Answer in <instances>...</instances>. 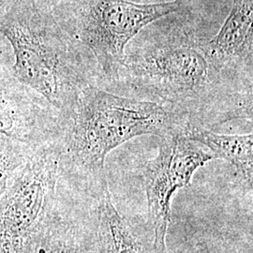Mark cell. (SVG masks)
I'll return each instance as SVG.
<instances>
[{
  "label": "cell",
  "instance_id": "obj_12",
  "mask_svg": "<svg viewBox=\"0 0 253 253\" xmlns=\"http://www.w3.org/2000/svg\"><path fill=\"white\" fill-rule=\"evenodd\" d=\"M33 150L34 147L0 133V197Z\"/></svg>",
  "mask_w": 253,
  "mask_h": 253
},
{
  "label": "cell",
  "instance_id": "obj_2",
  "mask_svg": "<svg viewBox=\"0 0 253 253\" xmlns=\"http://www.w3.org/2000/svg\"><path fill=\"white\" fill-rule=\"evenodd\" d=\"M0 34L12 48L17 80L66 118L88 83L63 29L33 0H0Z\"/></svg>",
  "mask_w": 253,
  "mask_h": 253
},
{
  "label": "cell",
  "instance_id": "obj_13",
  "mask_svg": "<svg viewBox=\"0 0 253 253\" xmlns=\"http://www.w3.org/2000/svg\"><path fill=\"white\" fill-rule=\"evenodd\" d=\"M177 253H240L235 246L224 238L208 236L194 240Z\"/></svg>",
  "mask_w": 253,
  "mask_h": 253
},
{
  "label": "cell",
  "instance_id": "obj_3",
  "mask_svg": "<svg viewBox=\"0 0 253 253\" xmlns=\"http://www.w3.org/2000/svg\"><path fill=\"white\" fill-rule=\"evenodd\" d=\"M121 73L135 90L167 103L182 118L207 106L226 73L211 62L206 42L179 30L126 54Z\"/></svg>",
  "mask_w": 253,
  "mask_h": 253
},
{
  "label": "cell",
  "instance_id": "obj_7",
  "mask_svg": "<svg viewBox=\"0 0 253 253\" xmlns=\"http://www.w3.org/2000/svg\"><path fill=\"white\" fill-rule=\"evenodd\" d=\"M99 197L71 188L27 253H97Z\"/></svg>",
  "mask_w": 253,
  "mask_h": 253
},
{
  "label": "cell",
  "instance_id": "obj_5",
  "mask_svg": "<svg viewBox=\"0 0 253 253\" xmlns=\"http://www.w3.org/2000/svg\"><path fill=\"white\" fill-rule=\"evenodd\" d=\"M74 37L94 55L102 74L119 79L127 43L159 19L180 9V0L140 4L127 0H73Z\"/></svg>",
  "mask_w": 253,
  "mask_h": 253
},
{
  "label": "cell",
  "instance_id": "obj_11",
  "mask_svg": "<svg viewBox=\"0 0 253 253\" xmlns=\"http://www.w3.org/2000/svg\"><path fill=\"white\" fill-rule=\"evenodd\" d=\"M185 135L208 149L216 159H222L233 165L237 175L253 189V135L218 134L203 126L189 127Z\"/></svg>",
  "mask_w": 253,
  "mask_h": 253
},
{
  "label": "cell",
  "instance_id": "obj_1",
  "mask_svg": "<svg viewBox=\"0 0 253 253\" xmlns=\"http://www.w3.org/2000/svg\"><path fill=\"white\" fill-rule=\"evenodd\" d=\"M188 127L163 104L119 97L87 84L60 121L62 176L76 189L100 193L108 186L104 164L111 151L135 137L163 138Z\"/></svg>",
  "mask_w": 253,
  "mask_h": 253
},
{
  "label": "cell",
  "instance_id": "obj_10",
  "mask_svg": "<svg viewBox=\"0 0 253 253\" xmlns=\"http://www.w3.org/2000/svg\"><path fill=\"white\" fill-rule=\"evenodd\" d=\"M97 253H156L152 243L118 212L108 187L98 201Z\"/></svg>",
  "mask_w": 253,
  "mask_h": 253
},
{
  "label": "cell",
  "instance_id": "obj_8",
  "mask_svg": "<svg viewBox=\"0 0 253 253\" xmlns=\"http://www.w3.org/2000/svg\"><path fill=\"white\" fill-rule=\"evenodd\" d=\"M42 101L17 80L12 67L0 61L1 134L34 148L55 139L60 124L47 118Z\"/></svg>",
  "mask_w": 253,
  "mask_h": 253
},
{
  "label": "cell",
  "instance_id": "obj_4",
  "mask_svg": "<svg viewBox=\"0 0 253 253\" xmlns=\"http://www.w3.org/2000/svg\"><path fill=\"white\" fill-rule=\"evenodd\" d=\"M58 137L28 157L0 197V253H27L51 221L71 186L61 172Z\"/></svg>",
  "mask_w": 253,
  "mask_h": 253
},
{
  "label": "cell",
  "instance_id": "obj_9",
  "mask_svg": "<svg viewBox=\"0 0 253 253\" xmlns=\"http://www.w3.org/2000/svg\"><path fill=\"white\" fill-rule=\"evenodd\" d=\"M253 0H234L233 7L216 36L206 42L208 57L220 72L235 73L253 67Z\"/></svg>",
  "mask_w": 253,
  "mask_h": 253
},
{
  "label": "cell",
  "instance_id": "obj_6",
  "mask_svg": "<svg viewBox=\"0 0 253 253\" xmlns=\"http://www.w3.org/2000/svg\"><path fill=\"white\" fill-rule=\"evenodd\" d=\"M215 159L208 149L188 139L184 132L162 138L157 156L146 163L143 172L155 253H167L166 235L174 193L190 185L195 172Z\"/></svg>",
  "mask_w": 253,
  "mask_h": 253
}]
</instances>
